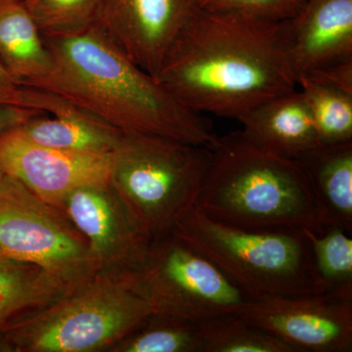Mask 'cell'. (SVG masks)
Returning <instances> with one entry per match:
<instances>
[{
  "instance_id": "6da1fadb",
  "label": "cell",
  "mask_w": 352,
  "mask_h": 352,
  "mask_svg": "<svg viewBox=\"0 0 352 352\" xmlns=\"http://www.w3.org/2000/svg\"><path fill=\"white\" fill-rule=\"evenodd\" d=\"M154 78L194 112L239 120L298 88L287 20L197 6Z\"/></svg>"
},
{
  "instance_id": "7a4b0ae2",
  "label": "cell",
  "mask_w": 352,
  "mask_h": 352,
  "mask_svg": "<svg viewBox=\"0 0 352 352\" xmlns=\"http://www.w3.org/2000/svg\"><path fill=\"white\" fill-rule=\"evenodd\" d=\"M43 38L50 69L30 87L60 95L124 133L208 148L217 142L201 113L185 107L96 24L71 36Z\"/></svg>"
},
{
  "instance_id": "3957f363",
  "label": "cell",
  "mask_w": 352,
  "mask_h": 352,
  "mask_svg": "<svg viewBox=\"0 0 352 352\" xmlns=\"http://www.w3.org/2000/svg\"><path fill=\"white\" fill-rule=\"evenodd\" d=\"M197 207L229 226L318 232L326 217L298 162L242 131L217 136Z\"/></svg>"
},
{
  "instance_id": "277c9868",
  "label": "cell",
  "mask_w": 352,
  "mask_h": 352,
  "mask_svg": "<svg viewBox=\"0 0 352 352\" xmlns=\"http://www.w3.org/2000/svg\"><path fill=\"white\" fill-rule=\"evenodd\" d=\"M153 314L129 272L100 271L0 333V351H109Z\"/></svg>"
},
{
  "instance_id": "5b68a950",
  "label": "cell",
  "mask_w": 352,
  "mask_h": 352,
  "mask_svg": "<svg viewBox=\"0 0 352 352\" xmlns=\"http://www.w3.org/2000/svg\"><path fill=\"white\" fill-rule=\"evenodd\" d=\"M173 233L212 261L251 300L325 294L303 231L229 226L196 206Z\"/></svg>"
},
{
  "instance_id": "8992f818",
  "label": "cell",
  "mask_w": 352,
  "mask_h": 352,
  "mask_svg": "<svg viewBox=\"0 0 352 352\" xmlns=\"http://www.w3.org/2000/svg\"><path fill=\"white\" fill-rule=\"evenodd\" d=\"M210 155L204 146L126 133L109 182L151 239H157L196 207Z\"/></svg>"
},
{
  "instance_id": "52a82bcc",
  "label": "cell",
  "mask_w": 352,
  "mask_h": 352,
  "mask_svg": "<svg viewBox=\"0 0 352 352\" xmlns=\"http://www.w3.org/2000/svg\"><path fill=\"white\" fill-rule=\"evenodd\" d=\"M0 256L38 266L68 291L100 272L67 215L7 175L0 182Z\"/></svg>"
},
{
  "instance_id": "ba28073f",
  "label": "cell",
  "mask_w": 352,
  "mask_h": 352,
  "mask_svg": "<svg viewBox=\"0 0 352 352\" xmlns=\"http://www.w3.org/2000/svg\"><path fill=\"white\" fill-rule=\"evenodd\" d=\"M153 314L200 323L239 314L251 298L175 233L153 240L131 271Z\"/></svg>"
},
{
  "instance_id": "9c48e42d",
  "label": "cell",
  "mask_w": 352,
  "mask_h": 352,
  "mask_svg": "<svg viewBox=\"0 0 352 352\" xmlns=\"http://www.w3.org/2000/svg\"><path fill=\"white\" fill-rule=\"evenodd\" d=\"M296 352H351L352 300L328 294L250 300L239 314Z\"/></svg>"
},
{
  "instance_id": "30bf717a",
  "label": "cell",
  "mask_w": 352,
  "mask_h": 352,
  "mask_svg": "<svg viewBox=\"0 0 352 352\" xmlns=\"http://www.w3.org/2000/svg\"><path fill=\"white\" fill-rule=\"evenodd\" d=\"M60 210L87 239L100 271L133 270L153 241L110 182L78 187Z\"/></svg>"
},
{
  "instance_id": "8fae6325",
  "label": "cell",
  "mask_w": 352,
  "mask_h": 352,
  "mask_svg": "<svg viewBox=\"0 0 352 352\" xmlns=\"http://www.w3.org/2000/svg\"><path fill=\"white\" fill-rule=\"evenodd\" d=\"M113 157L115 153L89 154L38 144L19 127L0 138V170L59 210L78 187L108 182Z\"/></svg>"
},
{
  "instance_id": "7c38bea8",
  "label": "cell",
  "mask_w": 352,
  "mask_h": 352,
  "mask_svg": "<svg viewBox=\"0 0 352 352\" xmlns=\"http://www.w3.org/2000/svg\"><path fill=\"white\" fill-rule=\"evenodd\" d=\"M196 7V0H100L95 24L155 78Z\"/></svg>"
},
{
  "instance_id": "4fadbf2b",
  "label": "cell",
  "mask_w": 352,
  "mask_h": 352,
  "mask_svg": "<svg viewBox=\"0 0 352 352\" xmlns=\"http://www.w3.org/2000/svg\"><path fill=\"white\" fill-rule=\"evenodd\" d=\"M27 107L41 111L19 127L23 135L38 144L89 154H113L126 133L111 126L64 97L28 87Z\"/></svg>"
},
{
  "instance_id": "5bb4252c",
  "label": "cell",
  "mask_w": 352,
  "mask_h": 352,
  "mask_svg": "<svg viewBox=\"0 0 352 352\" xmlns=\"http://www.w3.org/2000/svg\"><path fill=\"white\" fill-rule=\"evenodd\" d=\"M287 29L298 78L352 60V0H307Z\"/></svg>"
},
{
  "instance_id": "9a60e30c",
  "label": "cell",
  "mask_w": 352,
  "mask_h": 352,
  "mask_svg": "<svg viewBox=\"0 0 352 352\" xmlns=\"http://www.w3.org/2000/svg\"><path fill=\"white\" fill-rule=\"evenodd\" d=\"M238 120L250 138L281 156L296 159L322 145L298 87L252 109Z\"/></svg>"
},
{
  "instance_id": "2e32d148",
  "label": "cell",
  "mask_w": 352,
  "mask_h": 352,
  "mask_svg": "<svg viewBox=\"0 0 352 352\" xmlns=\"http://www.w3.org/2000/svg\"><path fill=\"white\" fill-rule=\"evenodd\" d=\"M326 217L352 233V142L321 145L296 157Z\"/></svg>"
},
{
  "instance_id": "e0dca14e",
  "label": "cell",
  "mask_w": 352,
  "mask_h": 352,
  "mask_svg": "<svg viewBox=\"0 0 352 352\" xmlns=\"http://www.w3.org/2000/svg\"><path fill=\"white\" fill-rule=\"evenodd\" d=\"M0 63L25 87L50 72V50L22 0H0Z\"/></svg>"
},
{
  "instance_id": "ac0fdd59",
  "label": "cell",
  "mask_w": 352,
  "mask_h": 352,
  "mask_svg": "<svg viewBox=\"0 0 352 352\" xmlns=\"http://www.w3.org/2000/svg\"><path fill=\"white\" fill-rule=\"evenodd\" d=\"M69 292L38 266L0 256V333Z\"/></svg>"
},
{
  "instance_id": "d6986e66",
  "label": "cell",
  "mask_w": 352,
  "mask_h": 352,
  "mask_svg": "<svg viewBox=\"0 0 352 352\" xmlns=\"http://www.w3.org/2000/svg\"><path fill=\"white\" fill-rule=\"evenodd\" d=\"M303 232L309 241L315 270L325 294L352 300L351 234L338 226Z\"/></svg>"
},
{
  "instance_id": "ffe728a7",
  "label": "cell",
  "mask_w": 352,
  "mask_h": 352,
  "mask_svg": "<svg viewBox=\"0 0 352 352\" xmlns=\"http://www.w3.org/2000/svg\"><path fill=\"white\" fill-rule=\"evenodd\" d=\"M201 352H296L239 314L219 315L199 323Z\"/></svg>"
},
{
  "instance_id": "44dd1931",
  "label": "cell",
  "mask_w": 352,
  "mask_h": 352,
  "mask_svg": "<svg viewBox=\"0 0 352 352\" xmlns=\"http://www.w3.org/2000/svg\"><path fill=\"white\" fill-rule=\"evenodd\" d=\"M108 352H201L199 323L153 314Z\"/></svg>"
},
{
  "instance_id": "7402d4cb",
  "label": "cell",
  "mask_w": 352,
  "mask_h": 352,
  "mask_svg": "<svg viewBox=\"0 0 352 352\" xmlns=\"http://www.w3.org/2000/svg\"><path fill=\"white\" fill-rule=\"evenodd\" d=\"M322 145L352 142V94L298 76Z\"/></svg>"
},
{
  "instance_id": "603a6c76",
  "label": "cell",
  "mask_w": 352,
  "mask_h": 352,
  "mask_svg": "<svg viewBox=\"0 0 352 352\" xmlns=\"http://www.w3.org/2000/svg\"><path fill=\"white\" fill-rule=\"evenodd\" d=\"M45 38L71 36L96 23L100 0H22Z\"/></svg>"
},
{
  "instance_id": "cb8c5ba5",
  "label": "cell",
  "mask_w": 352,
  "mask_h": 352,
  "mask_svg": "<svg viewBox=\"0 0 352 352\" xmlns=\"http://www.w3.org/2000/svg\"><path fill=\"white\" fill-rule=\"evenodd\" d=\"M307 0H196L199 8L238 12L263 19L285 21L293 17Z\"/></svg>"
},
{
  "instance_id": "d4e9b609",
  "label": "cell",
  "mask_w": 352,
  "mask_h": 352,
  "mask_svg": "<svg viewBox=\"0 0 352 352\" xmlns=\"http://www.w3.org/2000/svg\"><path fill=\"white\" fill-rule=\"evenodd\" d=\"M300 76L352 94V60L331 65Z\"/></svg>"
},
{
  "instance_id": "484cf974",
  "label": "cell",
  "mask_w": 352,
  "mask_h": 352,
  "mask_svg": "<svg viewBox=\"0 0 352 352\" xmlns=\"http://www.w3.org/2000/svg\"><path fill=\"white\" fill-rule=\"evenodd\" d=\"M25 85H21L0 63V106L25 107Z\"/></svg>"
},
{
  "instance_id": "4316f807",
  "label": "cell",
  "mask_w": 352,
  "mask_h": 352,
  "mask_svg": "<svg viewBox=\"0 0 352 352\" xmlns=\"http://www.w3.org/2000/svg\"><path fill=\"white\" fill-rule=\"evenodd\" d=\"M41 115L46 113L20 106H0V138L6 132L18 129L28 120Z\"/></svg>"
},
{
  "instance_id": "83f0119b",
  "label": "cell",
  "mask_w": 352,
  "mask_h": 352,
  "mask_svg": "<svg viewBox=\"0 0 352 352\" xmlns=\"http://www.w3.org/2000/svg\"><path fill=\"white\" fill-rule=\"evenodd\" d=\"M4 175H4L3 171L0 170V182H1V180L3 179Z\"/></svg>"
}]
</instances>
